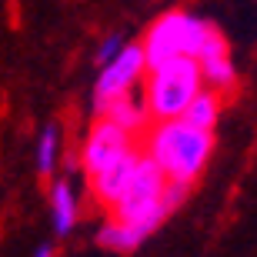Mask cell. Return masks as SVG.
Listing matches in <instances>:
<instances>
[{
	"mask_svg": "<svg viewBox=\"0 0 257 257\" xmlns=\"http://www.w3.org/2000/svg\"><path fill=\"white\" fill-rule=\"evenodd\" d=\"M144 151L161 164V171L171 181H187L194 184L204 174L210 154H214V131L187 124L184 117H167L154 120L147 127V144Z\"/></svg>",
	"mask_w": 257,
	"mask_h": 257,
	"instance_id": "1",
	"label": "cell"
},
{
	"mask_svg": "<svg viewBox=\"0 0 257 257\" xmlns=\"http://www.w3.org/2000/svg\"><path fill=\"white\" fill-rule=\"evenodd\" d=\"M164 187H167V174L161 171V164L154 161L147 151H141V161L134 167L127 187L120 191V197L110 204V214L120 220H131L137 227H144L147 234L164 224V217H171L167 207L161 204Z\"/></svg>",
	"mask_w": 257,
	"mask_h": 257,
	"instance_id": "2",
	"label": "cell"
},
{
	"mask_svg": "<svg viewBox=\"0 0 257 257\" xmlns=\"http://www.w3.org/2000/svg\"><path fill=\"white\" fill-rule=\"evenodd\" d=\"M200 87H204V77H200L197 57H171L164 64L147 67L144 97L154 120H167V117L184 114V107L194 100Z\"/></svg>",
	"mask_w": 257,
	"mask_h": 257,
	"instance_id": "3",
	"label": "cell"
},
{
	"mask_svg": "<svg viewBox=\"0 0 257 257\" xmlns=\"http://www.w3.org/2000/svg\"><path fill=\"white\" fill-rule=\"evenodd\" d=\"M210 30H214V24L191 14V10H167V14H161L141 40L147 67L164 64L171 57H197L200 44L207 40Z\"/></svg>",
	"mask_w": 257,
	"mask_h": 257,
	"instance_id": "4",
	"label": "cell"
},
{
	"mask_svg": "<svg viewBox=\"0 0 257 257\" xmlns=\"http://www.w3.org/2000/svg\"><path fill=\"white\" fill-rule=\"evenodd\" d=\"M144 77H147V57H144V47H141V44H124L120 54H117L114 60H107V64L100 67V74H97L94 114L100 117V110H104L114 97L134 90V84L144 80Z\"/></svg>",
	"mask_w": 257,
	"mask_h": 257,
	"instance_id": "5",
	"label": "cell"
},
{
	"mask_svg": "<svg viewBox=\"0 0 257 257\" xmlns=\"http://www.w3.org/2000/svg\"><path fill=\"white\" fill-rule=\"evenodd\" d=\"M127 147H134L131 134H127L124 127H117L114 120H107V117H97V124L87 131L84 151H80V167H84L87 177H97V174L104 171L107 164H114Z\"/></svg>",
	"mask_w": 257,
	"mask_h": 257,
	"instance_id": "6",
	"label": "cell"
},
{
	"mask_svg": "<svg viewBox=\"0 0 257 257\" xmlns=\"http://www.w3.org/2000/svg\"><path fill=\"white\" fill-rule=\"evenodd\" d=\"M197 67L200 77H204V87L217 90L220 97H227L237 90V67H234V57L227 50V40L217 27L207 34V40L200 44L197 50Z\"/></svg>",
	"mask_w": 257,
	"mask_h": 257,
	"instance_id": "7",
	"label": "cell"
},
{
	"mask_svg": "<svg viewBox=\"0 0 257 257\" xmlns=\"http://www.w3.org/2000/svg\"><path fill=\"white\" fill-rule=\"evenodd\" d=\"M137 161H141V151H137V147H127L114 164H107L97 177H90V191H94V197L100 200L104 207H110V204L120 197V191L127 187V181H131Z\"/></svg>",
	"mask_w": 257,
	"mask_h": 257,
	"instance_id": "8",
	"label": "cell"
},
{
	"mask_svg": "<svg viewBox=\"0 0 257 257\" xmlns=\"http://www.w3.org/2000/svg\"><path fill=\"white\" fill-rule=\"evenodd\" d=\"M100 117L114 120L117 127H124L131 137H134V134H147V127L154 124V114H151V107H147V97L134 94V90L114 97V100L100 110Z\"/></svg>",
	"mask_w": 257,
	"mask_h": 257,
	"instance_id": "9",
	"label": "cell"
},
{
	"mask_svg": "<svg viewBox=\"0 0 257 257\" xmlns=\"http://www.w3.org/2000/svg\"><path fill=\"white\" fill-rule=\"evenodd\" d=\"M151 237L144 227L131 224V220H120V217H110L104 227L97 230V244L107 250H117V254H131L144 244V240Z\"/></svg>",
	"mask_w": 257,
	"mask_h": 257,
	"instance_id": "10",
	"label": "cell"
},
{
	"mask_svg": "<svg viewBox=\"0 0 257 257\" xmlns=\"http://www.w3.org/2000/svg\"><path fill=\"white\" fill-rule=\"evenodd\" d=\"M50 220H54L57 237H67L77 224V197H74L70 181H64V177L50 187Z\"/></svg>",
	"mask_w": 257,
	"mask_h": 257,
	"instance_id": "11",
	"label": "cell"
},
{
	"mask_svg": "<svg viewBox=\"0 0 257 257\" xmlns=\"http://www.w3.org/2000/svg\"><path fill=\"white\" fill-rule=\"evenodd\" d=\"M220 110H224V100H220L217 90H210V87H200L194 100L184 107V120L194 127H204V131H214L220 124Z\"/></svg>",
	"mask_w": 257,
	"mask_h": 257,
	"instance_id": "12",
	"label": "cell"
},
{
	"mask_svg": "<svg viewBox=\"0 0 257 257\" xmlns=\"http://www.w3.org/2000/svg\"><path fill=\"white\" fill-rule=\"evenodd\" d=\"M57 151H60L57 124H47L44 131H40V137H37V174H40V177H50V174H54Z\"/></svg>",
	"mask_w": 257,
	"mask_h": 257,
	"instance_id": "13",
	"label": "cell"
},
{
	"mask_svg": "<svg viewBox=\"0 0 257 257\" xmlns=\"http://www.w3.org/2000/svg\"><path fill=\"white\" fill-rule=\"evenodd\" d=\"M124 44H127V40L120 37V34H110V37H107L104 44L97 47V54H94V64H97V67H104L107 60H114L117 54H120V47H124Z\"/></svg>",
	"mask_w": 257,
	"mask_h": 257,
	"instance_id": "14",
	"label": "cell"
},
{
	"mask_svg": "<svg viewBox=\"0 0 257 257\" xmlns=\"http://www.w3.org/2000/svg\"><path fill=\"white\" fill-rule=\"evenodd\" d=\"M34 257H54V247H50V244H40V247L34 250Z\"/></svg>",
	"mask_w": 257,
	"mask_h": 257,
	"instance_id": "15",
	"label": "cell"
}]
</instances>
